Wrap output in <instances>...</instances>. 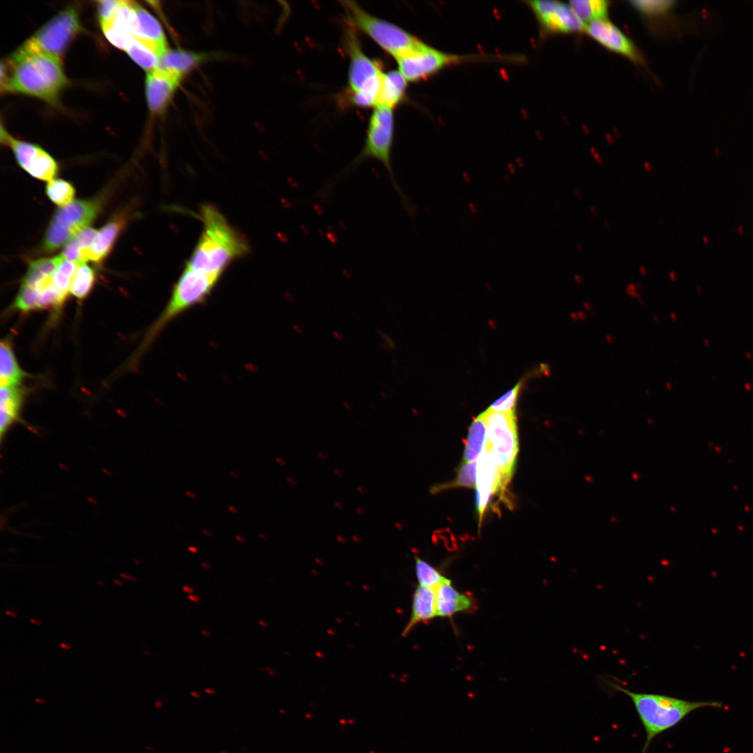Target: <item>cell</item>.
<instances>
[{
	"label": "cell",
	"mask_w": 753,
	"mask_h": 753,
	"mask_svg": "<svg viewBox=\"0 0 753 753\" xmlns=\"http://www.w3.org/2000/svg\"><path fill=\"white\" fill-rule=\"evenodd\" d=\"M407 80L399 71L383 73L377 105L393 108L403 98Z\"/></svg>",
	"instance_id": "23"
},
{
	"label": "cell",
	"mask_w": 753,
	"mask_h": 753,
	"mask_svg": "<svg viewBox=\"0 0 753 753\" xmlns=\"http://www.w3.org/2000/svg\"><path fill=\"white\" fill-rule=\"evenodd\" d=\"M30 622L36 625H40L41 624L40 621L36 618H31Z\"/></svg>",
	"instance_id": "44"
},
{
	"label": "cell",
	"mask_w": 753,
	"mask_h": 753,
	"mask_svg": "<svg viewBox=\"0 0 753 753\" xmlns=\"http://www.w3.org/2000/svg\"><path fill=\"white\" fill-rule=\"evenodd\" d=\"M60 647L61 648L64 649V650H70V649H72L71 645H70L68 643H66V642H61L60 644Z\"/></svg>",
	"instance_id": "40"
},
{
	"label": "cell",
	"mask_w": 753,
	"mask_h": 753,
	"mask_svg": "<svg viewBox=\"0 0 753 753\" xmlns=\"http://www.w3.org/2000/svg\"><path fill=\"white\" fill-rule=\"evenodd\" d=\"M201 565H202V566H204V567H205L206 568H211V566L208 564L205 563H202Z\"/></svg>",
	"instance_id": "58"
},
{
	"label": "cell",
	"mask_w": 753,
	"mask_h": 753,
	"mask_svg": "<svg viewBox=\"0 0 753 753\" xmlns=\"http://www.w3.org/2000/svg\"><path fill=\"white\" fill-rule=\"evenodd\" d=\"M5 614H6V615H8V616H12V617H15V616H17V614H16L15 612H13V611H8V610H6V611H5Z\"/></svg>",
	"instance_id": "42"
},
{
	"label": "cell",
	"mask_w": 753,
	"mask_h": 753,
	"mask_svg": "<svg viewBox=\"0 0 753 753\" xmlns=\"http://www.w3.org/2000/svg\"><path fill=\"white\" fill-rule=\"evenodd\" d=\"M99 209L100 201L96 199L76 200L58 208L45 232L43 249L52 252L68 243L93 221Z\"/></svg>",
	"instance_id": "9"
},
{
	"label": "cell",
	"mask_w": 753,
	"mask_h": 753,
	"mask_svg": "<svg viewBox=\"0 0 753 753\" xmlns=\"http://www.w3.org/2000/svg\"><path fill=\"white\" fill-rule=\"evenodd\" d=\"M155 706H156L157 708H160V707L161 706V703H160V702L157 701V702L155 703Z\"/></svg>",
	"instance_id": "62"
},
{
	"label": "cell",
	"mask_w": 753,
	"mask_h": 753,
	"mask_svg": "<svg viewBox=\"0 0 753 753\" xmlns=\"http://www.w3.org/2000/svg\"><path fill=\"white\" fill-rule=\"evenodd\" d=\"M45 191L50 199L61 206L71 203L75 194L73 185L63 179H53L49 181Z\"/></svg>",
	"instance_id": "31"
},
{
	"label": "cell",
	"mask_w": 753,
	"mask_h": 753,
	"mask_svg": "<svg viewBox=\"0 0 753 753\" xmlns=\"http://www.w3.org/2000/svg\"><path fill=\"white\" fill-rule=\"evenodd\" d=\"M97 583H98V584L99 585H100L101 586H105V584H104V583H103V582H102V581L98 580V581H97Z\"/></svg>",
	"instance_id": "57"
},
{
	"label": "cell",
	"mask_w": 753,
	"mask_h": 753,
	"mask_svg": "<svg viewBox=\"0 0 753 753\" xmlns=\"http://www.w3.org/2000/svg\"><path fill=\"white\" fill-rule=\"evenodd\" d=\"M228 508H229V510H231V512H234V513H236V512H237V511H238L237 508H235V507H233V506H229Z\"/></svg>",
	"instance_id": "51"
},
{
	"label": "cell",
	"mask_w": 753,
	"mask_h": 753,
	"mask_svg": "<svg viewBox=\"0 0 753 753\" xmlns=\"http://www.w3.org/2000/svg\"><path fill=\"white\" fill-rule=\"evenodd\" d=\"M114 583L116 584L119 586H121L123 584V581L119 580V579H114Z\"/></svg>",
	"instance_id": "48"
},
{
	"label": "cell",
	"mask_w": 753,
	"mask_h": 753,
	"mask_svg": "<svg viewBox=\"0 0 753 753\" xmlns=\"http://www.w3.org/2000/svg\"><path fill=\"white\" fill-rule=\"evenodd\" d=\"M220 277L185 266L173 287L167 306L146 333L141 351L151 344L169 322L191 307L205 302Z\"/></svg>",
	"instance_id": "4"
},
{
	"label": "cell",
	"mask_w": 753,
	"mask_h": 753,
	"mask_svg": "<svg viewBox=\"0 0 753 753\" xmlns=\"http://www.w3.org/2000/svg\"><path fill=\"white\" fill-rule=\"evenodd\" d=\"M575 195H577V197H578L579 199H580V198H581V194H579V190H578L577 189H575Z\"/></svg>",
	"instance_id": "54"
},
{
	"label": "cell",
	"mask_w": 753,
	"mask_h": 753,
	"mask_svg": "<svg viewBox=\"0 0 753 753\" xmlns=\"http://www.w3.org/2000/svg\"><path fill=\"white\" fill-rule=\"evenodd\" d=\"M201 633H202L203 634H204V635H206V636H210V633H209V632H205V631H201Z\"/></svg>",
	"instance_id": "61"
},
{
	"label": "cell",
	"mask_w": 753,
	"mask_h": 753,
	"mask_svg": "<svg viewBox=\"0 0 753 753\" xmlns=\"http://www.w3.org/2000/svg\"><path fill=\"white\" fill-rule=\"evenodd\" d=\"M206 692L209 693V694H214L215 693V692L213 690H208V689H206Z\"/></svg>",
	"instance_id": "60"
},
{
	"label": "cell",
	"mask_w": 753,
	"mask_h": 753,
	"mask_svg": "<svg viewBox=\"0 0 753 753\" xmlns=\"http://www.w3.org/2000/svg\"><path fill=\"white\" fill-rule=\"evenodd\" d=\"M609 684L629 697L635 708L646 733L641 753L647 752L657 736L677 725L692 712L705 707L722 706L717 701H690L662 694L637 693L614 682Z\"/></svg>",
	"instance_id": "3"
},
{
	"label": "cell",
	"mask_w": 753,
	"mask_h": 753,
	"mask_svg": "<svg viewBox=\"0 0 753 753\" xmlns=\"http://www.w3.org/2000/svg\"><path fill=\"white\" fill-rule=\"evenodd\" d=\"M575 277H576L577 281H579L580 279H581L580 277L578 276V275H576Z\"/></svg>",
	"instance_id": "64"
},
{
	"label": "cell",
	"mask_w": 753,
	"mask_h": 753,
	"mask_svg": "<svg viewBox=\"0 0 753 753\" xmlns=\"http://www.w3.org/2000/svg\"><path fill=\"white\" fill-rule=\"evenodd\" d=\"M1 141L10 146L18 164L32 176L50 181L56 175V161L38 145L16 139L6 130L1 133Z\"/></svg>",
	"instance_id": "12"
},
{
	"label": "cell",
	"mask_w": 753,
	"mask_h": 753,
	"mask_svg": "<svg viewBox=\"0 0 753 753\" xmlns=\"http://www.w3.org/2000/svg\"><path fill=\"white\" fill-rule=\"evenodd\" d=\"M26 375L19 366L9 342L2 340L0 346L1 386H17Z\"/></svg>",
	"instance_id": "24"
},
{
	"label": "cell",
	"mask_w": 753,
	"mask_h": 753,
	"mask_svg": "<svg viewBox=\"0 0 753 753\" xmlns=\"http://www.w3.org/2000/svg\"><path fill=\"white\" fill-rule=\"evenodd\" d=\"M183 591L184 592H185V593H192V592L193 591V589H192V588H191V587H190V586H184L183 587Z\"/></svg>",
	"instance_id": "41"
},
{
	"label": "cell",
	"mask_w": 753,
	"mask_h": 753,
	"mask_svg": "<svg viewBox=\"0 0 753 753\" xmlns=\"http://www.w3.org/2000/svg\"><path fill=\"white\" fill-rule=\"evenodd\" d=\"M399 72L410 82L425 79L464 57L450 54L421 42L416 47L395 59Z\"/></svg>",
	"instance_id": "11"
},
{
	"label": "cell",
	"mask_w": 753,
	"mask_h": 753,
	"mask_svg": "<svg viewBox=\"0 0 753 753\" xmlns=\"http://www.w3.org/2000/svg\"><path fill=\"white\" fill-rule=\"evenodd\" d=\"M182 76L155 68L146 77V97L148 106L153 113L164 110L178 88Z\"/></svg>",
	"instance_id": "15"
},
{
	"label": "cell",
	"mask_w": 753,
	"mask_h": 753,
	"mask_svg": "<svg viewBox=\"0 0 753 753\" xmlns=\"http://www.w3.org/2000/svg\"><path fill=\"white\" fill-rule=\"evenodd\" d=\"M482 413L487 427L484 447L494 461L498 473V492L502 494L511 480L518 452L515 411L500 413L487 409Z\"/></svg>",
	"instance_id": "5"
},
{
	"label": "cell",
	"mask_w": 753,
	"mask_h": 753,
	"mask_svg": "<svg viewBox=\"0 0 753 753\" xmlns=\"http://www.w3.org/2000/svg\"><path fill=\"white\" fill-rule=\"evenodd\" d=\"M569 4L584 23L607 20L608 16L609 1L605 0H572Z\"/></svg>",
	"instance_id": "26"
},
{
	"label": "cell",
	"mask_w": 753,
	"mask_h": 753,
	"mask_svg": "<svg viewBox=\"0 0 753 753\" xmlns=\"http://www.w3.org/2000/svg\"><path fill=\"white\" fill-rule=\"evenodd\" d=\"M333 334H334V337H335V338H336L337 340H342V335H341V334H340V333L334 332V333H333Z\"/></svg>",
	"instance_id": "45"
},
{
	"label": "cell",
	"mask_w": 753,
	"mask_h": 753,
	"mask_svg": "<svg viewBox=\"0 0 753 753\" xmlns=\"http://www.w3.org/2000/svg\"><path fill=\"white\" fill-rule=\"evenodd\" d=\"M639 269H640V272L641 273V274L645 275L646 273V270L645 267L641 266Z\"/></svg>",
	"instance_id": "53"
},
{
	"label": "cell",
	"mask_w": 753,
	"mask_h": 753,
	"mask_svg": "<svg viewBox=\"0 0 753 753\" xmlns=\"http://www.w3.org/2000/svg\"><path fill=\"white\" fill-rule=\"evenodd\" d=\"M590 211L594 216H596L598 215V211L595 206H591L590 208Z\"/></svg>",
	"instance_id": "43"
},
{
	"label": "cell",
	"mask_w": 753,
	"mask_h": 753,
	"mask_svg": "<svg viewBox=\"0 0 753 753\" xmlns=\"http://www.w3.org/2000/svg\"><path fill=\"white\" fill-rule=\"evenodd\" d=\"M577 248H578V250H579V252H582V251H583V249H582V248H581V245L578 244V245H577Z\"/></svg>",
	"instance_id": "59"
},
{
	"label": "cell",
	"mask_w": 753,
	"mask_h": 753,
	"mask_svg": "<svg viewBox=\"0 0 753 753\" xmlns=\"http://www.w3.org/2000/svg\"><path fill=\"white\" fill-rule=\"evenodd\" d=\"M393 142V108L377 105L370 117L364 148L360 155L338 176H346L368 159L381 162L386 168L393 187L400 197L403 204L409 211L412 207L403 193L393 171L392 165V148Z\"/></svg>",
	"instance_id": "6"
},
{
	"label": "cell",
	"mask_w": 753,
	"mask_h": 753,
	"mask_svg": "<svg viewBox=\"0 0 753 753\" xmlns=\"http://www.w3.org/2000/svg\"><path fill=\"white\" fill-rule=\"evenodd\" d=\"M674 1H630V3L641 14L649 17L663 15L669 13L675 5Z\"/></svg>",
	"instance_id": "34"
},
{
	"label": "cell",
	"mask_w": 753,
	"mask_h": 753,
	"mask_svg": "<svg viewBox=\"0 0 753 753\" xmlns=\"http://www.w3.org/2000/svg\"><path fill=\"white\" fill-rule=\"evenodd\" d=\"M207 54L182 50H167L160 58L157 68L176 73L182 77L207 59Z\"/></svg>",
	"instance_id": "21"
},
{
	"label": "cell",
	"mask_w": 753,
	"mask_h": 753,
	"mask_svg": "<svg viewBox=\"0 0 753 753\" xmlns=\"http://www.w3.org/2000/svg\"><path fill=\"white\" fill-rule=\"evenodd\" d=\"M416 575L420 586L436 589L446 578L419 557H415Z\"/></svg>",
	"instance_id": "33"
},
{
	"label": "cell",
	"mask_w": 753,
	"mask_h": 753,
	"mask_svg": "<svg viewBox=\"0 0 753 753\" xmlns=\"http://www.w3.org/2000/svg\"><path fill=\"white\" fill-rule=\"evenodd\" d=\"M186 495H187L188 496H189V497L192 498V499H195V494H194L193 492H190V491H188V492H186Z\"/></svg>",
	"instance_id": "47"
},
{
	"label": "cell",
	"mask_w": 753,
	"mask_h": 753,
	"mask_svg": "<svg viewBox=\"0 0 753 753\" xmlns=\"http://www.w3.org/2000/svg\"><path fill=\"white\" fill-rule=\"evenodd\" d=\"M203 532H204V533L205 534H207L208 535H211V533H208V531L204 530V531H203Z\"/></svg>",
	"instance_id": "63"
},
{
	"label": "cell",
	"mask_w": 753,
	"mask_h": 753,
	"mask_svg": "<svg viewBox=\"0 0 753 753\" xmlns=\"http://www.w3.org/2000/svg\"><path fill=\"white\" fill-rule=\"evenodd\" d=\"M188 598L195 602H198L199 601V599L195 596L189 595Z\"/></svg>",
	"instance_id": "46"
},
{
	"label": "cell",
	"mask_w": 753,
	"mask_h": 753,
	"mask_svg": "<svg viewBox=\"0 0 753 753\" xmlns=\"http://www.w3.org/2000/svg\"><path fill=\"white\" fill-rule=\"evenodd\" d=\"M350 57L349 82L352 101L358 106H376L383 72L379 64L366 56L352 31L347 34Z\"/></svg>",
	"instance_id": "8"
},
{
	"label": "cell",
	"mask_w": 753,
	"mask_h": 753,
	"mask_svg": "<svg viewBox=\"0 0 753 753\" xmlns=\"http://www.w3.org/2000/svg\"><path fill=\"white\" fill-rule=\"evenodd\" d=\"M644 167L648 172H650L651 170V167L648 162L645 163Z\"/></svg>",
	"instance_id": "50"
},
{
	"label": "cell",
	"mask_w": 753,
	"mask_h": 753,
	"mask_svg": "<svg viewBox=\"0 0 753 753\" xmlns=\"http://www.w3.org/2000/svg\"><path fill=\"white\" fill-rule=\"evenodd\" d=\"M120 1L104 0L97 2L98 14L100 23L109 20L119 7Z\"/></svg>",
	"instance_id": "36"
},
{
	"label": "cell",
	"mask_w": 753,
	"mask_h": 753,
	"mask_svg": "<svg viewBox=\"0 0 753 753\" xmlns=\"http://www.w3.org/2000/svg\"><path fill=\"white\" fill-rule=\"evenodd\" d=\"M200 216L203 230L185 266L221 277L232 262L249 252L248 243L215 206H202Z\"/></svg>",
	"instance_id": "2"
},
{
	"label": "cell",
	"mask_w": 753,
	"mask_h": 753,
	"mask_svg": "<svg viewBox=\"0 0 753 753\" xmlns=\"http://www.w3.org/2000/svg\"><path fill=\"white\" fill-rule=\"evenodd\" d=\"M190 694H191L192 696H194V697H199L200 696V694H199V693H197V692H192Z\"/></svg>",
	"instance_id": "55"
},
{
	"label": "cell",
	"mask_w": 753,
	"mask_h": 753,
	"mask_svg": "<svg viewBox=\"0 0 753 753\" xmlns=\"http://www.w3.org/2000/svg\"><path fill=\"white\" fill-rule=\"evenodd\" d=\"M236 539H237V540H238V541H240V542H245V539H244V538H243L242 536H240V535H236Z\"/></svg>",
	"instance_id": "52"
},
{
	"label": "cell",
	"mask_w": 753,
	"mask_h": 753,
	"mask_svg": "<svg viewBox=\"0 0 753 753\" xmlns=\"http://www.w3.org/2000/svg\"><path fill=\"white\" fill-rule=\"evenodd\" d=\"M604 225L607 229H610L609 223L607 221H604Z\"/></svg>",
	"instance_id": "56"
},
{
	"label": "cell",
	"mask_w": 753,
	"mask_h": 753,
	"mask_svg": "<svg viewBox=\"0 0 753 753\" xmlns=\"http://www.w3.org/2000/svg\"><path fill=\"white\" fill-rule=\"evenodd\" d=\"M135 9L138 26L136 36L133 37L151 47L160 58L167 50L166 38L161 26L147 10L136 2Z\"/></svg>",
	"instance_id": "18"
},
{
	"label": "cell",
	"mask_w": 753,
	"mask_h": 753,
	"mask_svg": "<svg viewBox=\"0 0 753 753\" xmlns=\"http://www.w3.org/2000/svg\"><path fill=\"white\" fill-rule=\"evenodd\" d=\"M80 29L77 11L70 7L45 23L26 42L35 49L60 59Z\"/></svg>",
	"instance_id": "10"
},
{
	"label": "cell",
	"mask_w": 753,
	"mask_h": 753,
	"mask_svg": "<svg viewBox=\"0 0 753 753\" xmlns=\"http://www.w3.org/2000/svg\"><path fill=\"white\" fill-rule=\"evenodd\" d=\"M351 24L368 35L395 59L416 47L422 41L394 24L373 16L355 1H341Z\"/></svg>",
	"instance_id": "7"
},
{
	"label": "cell",
	"mask_w": 753,
	"mask_h": 753,
	"mask_svg": "<svg viewBox=\"0 0 753 753\" xmlns=\"http://www.w3.org/2000/svg\"><path fill=\"white\" fill-rule=\"evenodd\" d=\"M77 263L62 258L53 273V280L56 287L66 298L70 292V284L77 268Z\"/></svg>",
	"instance_id": "32"
},
{
	"label": "cell",
	"mask_w": 753,
	"mask_h": 753,
	"mask_svg": "<svg viewBox=\"0 0 753 753\" xmlns=\"http://www.w3.org/2000/svg\"><path fill=\"white\" fill-rule=\"evenodd\" d=\"M80 251V247L77 244L76 240L73 237L66 243L61 254V256L65 259L75 262L79 264H82Z\"/></svg>",
	"instance_id": "37"
},
{
	"label": "cell",
	"mask_w": 753,
	"mask_h": 753,
	"mask_svg": "<svg viewBox=\"0 0 753 753\" xmlns=\"http://www.w3.org/2000/svg\"><path fill=\"white\" fill-rule=\"evenodd\" d=\"M126 51L129 56L147 73L157 67L159 56L136 38L133 37Z\"/></svg>",
	"instance_id": "28"
},
{
	"label": "cell",
	"mask_w": 753,
	"mask_h": 753,
	"mask_svg": "<svg viewBox=\"0 0 753 753\" xmlns=\"http://www.w3.org/2000/svg\"><path fill=\"white\" fill-rule=\"evenodd\" d=\"M473 607V599L457 591L447 578L436 588V616L448 617L467 611Z\"/></svg>",
	"instance_id": "17"
},
{
	"label": "cell",
	"mask_w": 753,
	"mask_h": 753,
	"mask_svg": "<svg viewBox=\"0 0 753 753\" xmlns=\"http://www.w3.org/2000/svg\"><path fill=\"white\" fill-rule=\"evenodd\" d=\"M124 225L122 218H116L98 231L93 244L87 250V260L102 261L110 252Z\"/></svg>",
	"instance_id": "22"
},
{
	"label": "cell",
	"mask_w": 753,
	"mask_h": 753,
	"mask_svg": "<svg viewBox=\"0 0 753 753\" xmlns=\"http://www.w3.org/2000/svg\"><path fill=\"white\" fill-rule=\"evenodd\" d=\"M477 462H467L462 464L458 471V474L455 480L445 485H436L431 491L437 492L441 490L451 489L453 487H476V486Z\"/></svg>",
	"instance_id": "30"
},
{
	"label": "cell",
	"mask_w": 753,
	"mask_h": 753,
	"mask_svg": "<svg viewBox=\"0 0 753 753\" xmlns=\"http://www.w3.org/2000/svg\"><path fill=\"white\" fill-rule=\"evenodd\" d=\"M23 401V390L18 386H1L0 435L3 441L10 427L17 421Z\"/></svg>",
	"instance_id": "20"
},
{
	"label": "cell",
	"mask_w": 753,
	"mask_h": 753,
	"mask_svg": "<svg viewBox=\"0 0 753 753\" xmlns=\"http://www.w3.org/2000/svg\"><path fill=\"white\" fill-rule=\"evenodd\" d=\"M435 616L436 589L419 585L413 595L411 617L403 630L402 636L408 634L417 623L431 620Z\"/></svg>",
	"instance_id": "19"
},
{
	"label": "cell",
	"mask_w": 753,
	"mask_h": 753,
	"mask_svg": "<svg viewBox=\"0 0 753 753\" xmlns=\"http://www.w3.org/2000/svg\"><path fill=\"white\" fill-rule=\"evenodd\" d=\"M67 84L60 59L26 41L1 64V90L54 102Z\"/></svg>",
	"instance_id": "1"
},
{
	"label": "cell",
	"mask_w": 753,
	"mask_h": 753,
	"mask_svg": "<svg viewBox=\"0 0 753 753\" xmlns=\"http://www.w3.org/2000/svg\"><path fill=\"white\" fill-rule=\"evenodd\" d=\"M498 473L490 453L484 447L477 462L476 504L480 522L493 493L498 492Z\"/></svg>",
	"instance_id": "16"
},
{
	"label": "cell",
	"mask_w": 753,
	"mask_h": 753,
	"mask_svg": "<svg viewBox=\"0 0 753 753\" xmlns=\"http://www.w3.org/2000/svg\"><path fill=\"white\" fill-rule=\"evenodd\" d=\"M528 6L541 27L551 33H572L585 31L586 25L570 6L558 1H529Z\"/></svg>",
	"instance_id": "13"
},
{
	"label": "cell",
	"mask_w": 753,
	"mask_h": 753,
	"mask_svg": "<svg viewBox=\"0 0 753 753\" xmlns=\"http://www.w3.org/2000/svg\"><path fill=\"white\" fill-rule=\"evenodd\" d=\"M120 576L121 577L126 579H129V580H131L132 581H137V579L135 577H132V576H130L129 575H126V574H124V573H121Z\"/></svg>",
	"instance_id": "39"
},
{
	"label": "cell",
	"mask_w": 753,
	"mask_h": 753,
	"mask_svg": "<svg viewBox=\"0 0 753 753\" xmlns=\"http://www.w3.org/2000/svg\"><path fill=\"white\" fill-rule=\"evenodd\" d=\"M378 332L382 340L381 345L383 346V349L388 350H395L396 349V344L392 337L381 330H379Z\"/></svg>",
	"instance_id": "38"
},
{
	"label": "cell",
	"mask_w": 753,
	"mask_h": 753,
	"mask_svg": "<svg viewBox=\"0 0 753 753\" xmlns=\"http://www.w3.org/2000/svg\"><path fill=\"white\" fill-rule=\"evenodd\" d=\"M486 437V423L481 413L474 418L469 427L464 452V463L476 461L484 448Z\"/></svg>",
	"instance_id": "25"
},
{
	"label": "cell",
	"mask_w": 753,
	"mask_h": 753,
	"mask_svg": "<svg viewBox=\"0 0 753 753\" xmlns=\"http://www.w3.org/2000/svg\"><path fill=\"white\" fill-rule=\"evenodd\" d=\"M519 387L520 384L517 383L513 388L495 401L487 409L500 413H510L515 411L514 409Z\"/></svg>",
	"instance_id": "35"
},
{
	"label": "cell",
	"mask_w": 753,
	"mask_h": 753,
	"mask_svg": "<svg viewBox=\"0 0 753 753\" xmlns=\"http://www.w3.org/2000/svg\"><path fill=\"white\" fill-rule=\"evenodd\" d=\"M62 257L42 258L29 264L26 273L22 279V285L31 286L39 280L53 275Z\"/></svg>",
	"instance_id": "27"
},
{
	"label": "cell",
	"mask_w": 753,
	"mask_h": 753,
	"mask_svg": "<svg viewBox=\"0 0 753 753\" xmlns=\"http://www.w3.org/2000/svg\"><path fill=\"white\" fill-rule=\"evenodd\" d=\"M585 31L607 49L634 62H643L642 56L635 45L611 22L607 20L593 22L586 25Z\"/></svg>",
	"instance_id": "14"
},
{
	"label": "cell",
	"mask_w": 753,
	"mask_h": 753,
	"mask_svg": "<svg viewBox=\"0 0 753 753\" xmlns=\"http://www.w3.org/2000/svg\"><path fill=\"white\" fill-rule=\"evenodd\" d=\"M95 280L94 270L86 264H80L74 274L70 293L79 299L84 298L93 289Z\"/></svg>",
	"instance_id": "29"
},
{
	"label": "cell",
	"mask_w": 753,
	"mask_h": 753,
	"mask_svg": "<svg viewBox=\"0 0 753 753\" xmlns=\"http://www.w3.org/2000/svg\"><path fill=\"white\" fill-rule=\"evenodd\" d=\"M188 549L194 553H197L198 552V549L195 547H189Z\"/></svg>",
	"instance_id": "49"
}]
</instances>
